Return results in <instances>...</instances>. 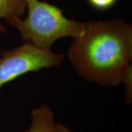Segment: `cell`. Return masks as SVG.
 I'll return each instance as SVG.
<instances>
[{
  "mask_svg": "<svg viewBox=\"0 0 132 132\" xmlns=\"http://www.w3.org/2000/svg\"><path fill=\"white\" fill-rule=\"evenodd\" d=\"M68 59L85 80L117 86L132 66V25L121 19L85 22L70 45Z\"/></svg>",
  "mask_w": 132,
  "mask_h": 132,
  "instance_id": "cell-1",
  "label": "cell"
},
{
  "mask_svg": "<svg viewBox=\"0 0 132 132\" xmlns=\"http://www.w3.org/2000/svg\"><path fill=\"white\" fill-rule=\"evenodd\" d=\"M26 19L18 18L9 24L19 31L24 42L51 50L54 42L64 37H77L82 32L85 22L65 17L57 6L39 0H24Z\"/></svg>",
  "mask_w": 132,
  "mask_h": 132,
  "instance_id": "cell-2",
  "label": "cell"
},
{
  "mask_svg": "<svg viewBox=\"0 0 132 132\" xmlns=\"http://www.w3.org/2000/svg\"><path fill=\"white\" fill-rule=\"evenodd\" d=\"M64 61L62 54L26 42L10 50L2 51L0 54V89L8 82L29 72L60 67Z\"/></svg>",
  "mask_w": 132,
  "mask_h": 132,
  "instance_id": "cell-3",
  "label": "cell"
},
{
  "mask_svg": "<svg viewBox=\"0 0 132 132\" xmlns=\"http://www.w3.org/2000/svg\"><path fill=\"white\" fill-rule=\"evenodd\" d=\"M23 132H72L63 123L55 121L53 112L45 104L32 109L31 124Z\"/></svg>",
  "mask_w": 132,
  "mask_h": 132,
  "instance_id": "cell-4",
  "label": "cell"
},
{
  "mask_svg": "<svg viewBox=\"0 0 132 132\" xmlns=\"http://www.w3.org/2000/svg\"><path fill=\"white\" fill-rule=\"evenodd\" d=\"M26 10L24 0H0V20H4L9 24L14 20L22 17Z\"/></svg>",
  "mask_w": 132,
  "mask_h": 132,
  "instance_id": "cell-5",
  "label": "cell"
},
{
  "mask_svg": "<svg viewBox=\"0 0 132 132\" xmlns=\"http://www.w3.org/2000/svg\"><path fill=\"white\" fill-rule=\"evenodd\" d=\"M122 82L125 86V95L124 100L127 104L131 103L132 100V66L130 67L124 77L122 79Z\"/></svg>",
  "mask_w": 132,
  "mask_h": 132,
  "instance_id": "cell-6",
  "label": "cell"
},
{
  "mask_svg": "<svg viewBox=\"0 0 132 132\" xmlns=\"http://www.w3.org/2000/svg\"><path fill=\"white\" fill-rule=\"evenodd\" d=\"M87 1L95 9L105 10L113 6L116 0H87Z\"/></svg>",
  "mask_w": 132,
  "mask_h": 132,
  "instance_id": "cell-7",
  "label": "cell"
},
{
  "mask_svg": "<svg viewBox=\"0 0 132 132\" xmlns=\"http://www.w3.org/2000/svg\"><path fill=\"white\" fill-rule=\"evenodd\" d=\"M7 31V28L4 25H3L1 23H0V32L1 33H4ZM2 52V50L0 49V54Z\"/></svg>",
  "mask_w": 132,
  "mask_h": 132,
  "instance_id": "cell-8",
  "label": "cell"
}]
</instances>
